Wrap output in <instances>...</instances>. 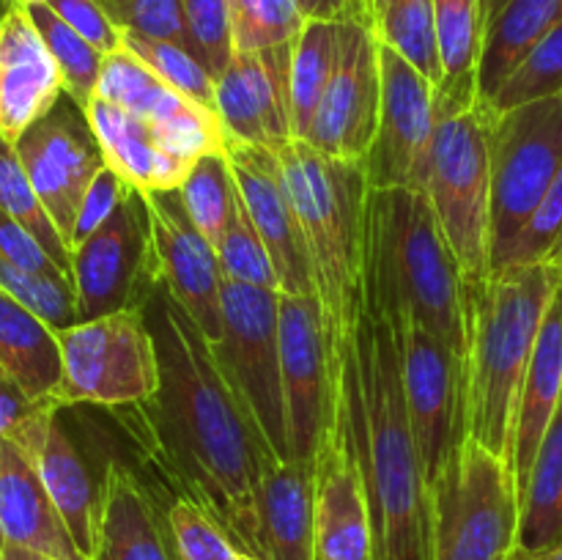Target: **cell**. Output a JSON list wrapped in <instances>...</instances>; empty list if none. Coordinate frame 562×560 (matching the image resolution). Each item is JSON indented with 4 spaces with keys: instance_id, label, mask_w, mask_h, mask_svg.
Segmentation results:
<instances>
[{
    "instance_id": "1",
    "label": "cell",
    "mask_w": 562,
    "mask_h": 560,
    "mask_svg": "<svg viewBox=\"0 0 562 560\" xmlns=\"http://www.w3.org/2000/svg\"><path fill=\"white\" fill-rule=\"evenodd\" d=\"M146 322L157 344L159 390L130 406L132 428L176 497L192 500L239 552L263 560L258 489L278 453L225 382L206 335L165 283L146 302Z\"/></svg>"
},
{
    "instance_id": "2",
    "label": "cell",
    "mask_w": 562,
    "mask_h": 560,
    "mask_svg": "<svg viewBox=\"0 0 562 560\" xmlns=\"http://www.w3.org/2000/svg\"><path fill=\"white\" fill-rule=\"evenodd\" d=\"M338 423L366 486L373 560H434L431 483L406 410L401 338L368 307L340 377Z\"/></svg>"
},
{
    "instance_id": "3",
    "label": "cell",
    "mask_w": 562,
    "mask_h": 560,
    "mask_svg": "<svg viewBox=\"0 0 562 560\" xmlns=\"http://www.w3.org/2000/svg\"><path fill=\"white\" fill-rule=\"evenodd\" d=\"M554 291V264L505 267L483 280H464L467 437L510 467L521 388Z\"/></svg>"
},
{
    "instance_id": "4",
    "label": "cell",
    "mask_w": 562,
    "mask_h": 560,
    "mask_svg": "<svg viewBox=\"0 0 562 560\" xmlns=\"http://www.w3.org/2000/svg\"><path fill=\"white\" fill-rule=\"evenodd\" d=\"M305 234L313 296L322 313L327 360L340 390L366 313L368 176L362 159H338L294 141L278 148Z\"/></svg>"
},
{
    "instance_id": "5",
    "label": "cell",
    "mask_w": 562,
    "mask_h": 560,
    "mask_svg": "<svg viewBox=\"0 0 562 560\" xmlns=\"http://www.w3.org/2000/svg\"><path fill=\"white\" fill-rule=\"evenodd\" d=\"M366 307L395 329L420 324L464 357V275L423 190L368 192Z\"/></svg>"
},
{
    "instance_id": "6",
    "label": "cell",
    "mask_w": 562,
    "mask_h": 560,
    "mask_svg": "<svg viewBox=\"0 0 562 560\" xmlns=\"http://www.w3.org/2000/svg\"><path fill=\"white\" fill-rule=\"evenodd\" d=\"M492 121L486 102L437 115L417 184L464 280L492 275Z\"/></svg>"
},
{
    "instance_id": "7",
    "label": "cell",
    "mask_w": 562,
    "mask_h": 560,
    "mask_svg": "<svg viewBox=\"0 0 562 560\" xmlns=\"http://www.w3.org/2000/svg\"><path fill=\"white\" fill-rule=\"evenodd\" d=\"M519 527L514 467L467 437L431 481V558L510 560L519 552Z\"/></svg>"
},
{
    "instance_id": "8",
    "label": "cell",
    "mask_w": 562,
    "mask_h": 560,
    "mask_svg": "<svg viewBox=\"0 0 562 560\" xmlns=\"http://www.w3.org/2000/svg\"><path fill=\"white\" fill-rule=\"evenodd\" d=\"M212 355L278 459L289 461L283 362H280V291L223 278V335Z\"/></svg>"
},
{
    "instance_id": "9",
    "label": "cell",
    "mask_w": 562,
    "mask_h": 560,
    "mask_svg": "<svg viewBox=\"0 0 562 560\" xmlns=\"http://www.w3.org/2000/svg\"><path fill=\"white\" fill-rule=\"evenodd\" d=\"M64 355L60 404L135 406L159 390V357L146 307L110 313L58 333Z\"/></svg>"
},
{
    "instance_id": "10",
    "label": "cell",
    "mask_w": 562,
    "mask_h": 560,
    "mask_svg": "<svg viewBox=\"0 0 562 560\" xmlns=\"http://www.w3.org/2000/svg\"><path fill=\"white\" fill-rule=\"evenodd\" d=\"M562 170V97L492 121V267L510 247Z\"/></svg>"
},
{
    "instance_id": "11",
    "label": "cell",
    "mask_w": 562,
    "mask_h": 560,
    "mask_svg": "<svg viewBox=\"0 0 562 560\" xmlns=\"http://www.w3.org/2000/svg\"><path fill=\"white\" fill-rule=\"evenodd\" d=\"M71 283L80 322L146 307L162 278L146 195L140 190L130 187L113 214L93 234L77 242L71 250Z\"/></svg>"
},
{
    "instance_id": "12",
    "label": "cell",
    "mask_w": 562,
    "mask_h": 560,
    "mask_svg": "<svg viewBox=\"0 0 562 560\" xmlns=\"http://www.w3.org/2000/svg\"><path fill=\"white\" fill-rule=\"evenodd\" d=\"M14 146L38 201L71 247L88 190L108 168L86 108L64 93L47 115L22 132Z\"/></svg>"
},
{
    "instance_id": "13",
    "label": "cell",
    "mask_w": 562,
    "mask_h": 560,
    "mask_svg": "<svg viewBox=\"0 0 562 560\" xmlns=\"http://www.w3.org/2000/svg\"><path fill=\"white\" fill-rule=\"evenodd\" d=\"M280 362H283L289 461H316L324 437L338 428L340 390L327 360L316 296L280 294Z\"/></svg>"
},
{
    "instance_id": "14",
    "label": "cell",
    "mask_w": 562,
    "mask_h": 560,
    "mask_svg": "<svg viewBox=\"0 0 562 560\" xmlns=\"http://www.w3.org/2000/svg\"><path fill=\"white\" fill-rule=\"evenodd\" d=\"M401 338L404 395L412 434L428 483L467 439L464 357L420 324L395 329Z\"/></svg>"
},
{
    "instance_id": "15",
    "label": "cell",
    "mask_w": 562,
    "mask_h": 560,
    "mask_svg": "<svg viewBox=\"0 0 562 560\" xmlns=\"http://www.w3.org/2000/svg\"><path fill=\"white\" fill-rule=\"evenodd\" d=\"M379 38L368 16L340 22V53L302 143L338 159H366L379 126Z\"/></svg>"
},
{
    "instance_id": "16",
    "label": "cell",
    "mask_w": 562,
    "mask_h": 560,
    "mask_svg": "<svg viewBox=\"0 0 562 560\" xmlns=\"http://www.w3.org/2000/svg\"><path fill=\"white\" fill-rule=\"evenodd\" d=\"M379 71H382V108L379 126L366 159V176L371 190L406 187L417 190L420 168L437 126L434 82L404 55L379 44Z\"/></svg>"
},
{
    "instance_id": "17",
    "label": "cell",
    "mask_w": 562,
    "mask_h": 560,
    "mask_svg": "<svg viewBox=\"0 0 562 560\" xmlns=\"http://www.w3.org/2000/svg\"><path fill=\"white\" fill-rule=\"evenodd\" d=\"M225 157L241 203L272 256L280 294L313 296L311 258L280 152L225 135Z\"/></svg>"
},
{
    "instance_id": "18",
    "label": "cell",
    "mask_w": 562,
    "mask_h": 560,
    "mask_svg": "<svg viewBox=\"0 0 562 560\" xmlns=\"http://www.w3.org/2000/svg\"><path fill=\"white\" fill-rule=\"evenodd\" d=\"M157 250L159 278L190 313L209 344L223 335V269L217 247L203 236L184 206L181 190L143 192Z\"/></svg>"
},
{
    "instance_id": "19",
    "label": "cell",
    "mask_w": 562,
    "mask_h": 560,
    "mask_svg": "<svg viewBox=\"0 0 562 560\" xmlns=\"http://www.w3.org/2000/svg\"><path fill=\"white\" fill-rule=\"evenodd\" d=\"M291 49L294 42L256 53H234L217 77V115L225 135L272 148L296 141Z\"/></svg>"
},
{
    "instance_id": "20",
    "label": "cell",
    "mask_w": 562,
    "mask_h": 560,
    "mask_svg": "<svg viewBox=\"0 0 562 560\" xmlns=\"http://www.w3.org/2000/svg\"><path fill=\"white\" fill-rule=\"evenodd\" d=\"M97 97L148 124L162 126L201 154L225 148V130L220 115L170 88L126 47L104 55Z\"/></svg>"
},
{
    "instance_id": "21",
    "label": "cell",
    "mask_w": 562,
    "mask_h": 560,
    "mask_svg": "<svg viewBox=\"0 0 562 560\" xmlns=\"http://www.w3.org/2000/svg\"><path fill=\"white\" fill-rule=\"evenodd\" d=\"M86 113L102 143L108 168L140 192L179 190L192 165L203 157L162 126L148 124L99 97L88 102Z\"/></svg>"
},
{
    "instance_id": "22",
    "label": "cell",
    "mask_w": 562,
    "mask_h": 560,
    "mask_svg": "<svg viewBox=\"0 0 562 560\" xmlns=\"http://www.w3.org/2000/svg\"><path fill=\"white\" fill-rule=\"evenodd\" d=\"M168 505L121 461L99 478V519L88 560H181L168 525Z\"/></svg>"
},
{
    "instance_id": "23",
    "label": "cell",
    "mask_w": 562,
    "mask_h": 560,
    "mask_svg": "<svg viewBox=\"0 0 562 560\" xmlns=\"http://www.w3.org/2000/svg\"><path fill=\"white\" fill-rule=\"evenodd\" d=\"M316 560H373L371 514L355 450L338 423L316 461Z\"/></svg>"
},
{
    "instance_id": "24",
    "label": "cell",
    "mask_w": 562,
    "mask_h": 560,
    "mask_svg": "<svg viewBox=\"0 0 562 560\" xmlns=\"http://www.w3.org/2000/svg\"><path fill=\"white\" fill-rule=\"evenodd\" d=\"M64 93L58 64L20 3L0 20V135L16 143Z\"/></svg>"
},
{
    "instance_id": "25",
    "label": "cell",
    "mask_w": 562,
    "mask_h": 560,
    "mask_svg": "<svg viewBox=\"0 0 562 560\" xmlns=\"http://www.w3.org/2000/svg\"><path fill=\"white\" fill-rule=\"evenodd\" d=\"M11 443L20 445L31 456L71 538L80 552L91 558L99 519V481H93L80 450L60 426L58 412L53 410L38 415Z\"/></svg>"
},
{
    "instance_id": "26",
    "label": "cell",
    "mask_w": 562,
    "mask_h": 560,
    "mask_svg": "<svg viewBox=\"0 0 562 560\" xmlns=\"http://www.w3.org/2000/svg\"><path fill=\"white\" fill-rule=\"evenodd\" d=\"M0 544L36 549L55 560H88L31 456L11 439H0Z\"/></svg>"
},
{
    "instance_id": "27",
    "label": "cell",
    "mask_w": 562,
    "mask_h": 560,
    "mask_svg": "<svg viewBox=\"0 0 562 560\" xmlns=\"http://www.w3.org/2000/svg\"><path fill=\"white\" fill-rule=\"evenodd\" d=\"M263 560H316V467L278 459L258 489Z\"/></svg>"
},
{
    "instance_id": "28",
    "label": "cell",
    "mask_w": 562,
    "mask_h": 560,
    "mask_svg": "<svg viewBox=\"0 0 562 560\" xmlns=\"http://www.w3.org/2000/svg\"><path fill=\"white\" fill-rule=\"evenodd\" d=\"M562 22V0H481V64L477 91L494 97L530 55V49Z\"/></svg>"
},
{
    "instance_id": "29",
    "label": "cell",
    "mask_w": 562,
    "mask_h": 560,
    "mask_svg": "<svg viewBox=\"0 0 562 560\" xmlns=\"http://www.w3.org/2000/svg\"><path fill=\"white\" fill-rule=\"evenodd\" d=\"M562 399V291L558 285L543 316L541 333H538L536 351H532L530 368H527L525 388H521L519 417H516L514 439V472L519 483V494L525 492L530 478L532 461H536L538 445L547 434L549 421Z\"/></svg>"
},
{
    "instance_id": "30",
    "label": "cell",
    "mask_w": 562,
    "mask_h": 560,
    "mask_svg": "<svg viewBox=\"0 0 562 560\" xmlns=\"http://www.w3.org/2000/svg\"><path fill=\"white\" fill-rule=\"evenodd\" d=\"M0 368L33 399L60 404L64 355L58 329L0 289ZM64 406V404H60Z\"/></svg>"
},
{
    "instance_id": "31",
    "label": "cell",
    "mask_w": 562,
    "mask_h": 560,
    "mask_svg": "<svg viewBox=\"0 0 562 560\" xmlns=\"http://www.w3.org/2000/svg\"><path fill=\"white\" fill-rule=\"evenodd\" d=\"M442 80L434 88L437 115L483 102L477 91L481 64V0H434Z\"/></svg>"
},
{
    "instance_id": "32",
    "label": "cell",
    "mask_w": 562,
    "mask_h": 560,
    "mask_svg": "<svg viewBox=\"0 0 562 560\" xmlns=\"http://www.w3.org/2000/svg\"><path fill=\"white\" fill-rule=\"evenodd\" d=\"M562 544V399L538 445L521 492L519 549L543 555Z\"/></svg>"
},
{
    "instance_id": "33",
    "label": "cell",
    "mask_w": 562,
    "mask_h": 560,
    "mask_svg": "<svg viewBox=\"0 0 562 560\" xmlns=\"http://www.w3.org/2000/svg\"><path fill=\"white\" fill-rule=\"evenodd\" d=\"M340 53V22L307 20L291 49V104L294 135L305 141Z\"/></svg>"
},
{
    "instance_id": "34",
    "label": "cell",
    "mask_w": 562,
    "mask_h": 560,
    "mask_svg": "<svg viewBox=\"0 0 562 560\" xmlns=\"http://www.w3.org/2000/svg\"><path fill=\"white\" fill-rule=\"evenodd\" d=\"M368 20L379 44L404 55L434 88L442 80L434 0H368Z\"/></svg>"
},
{
    "instance_id": "35",
    "label": "cell",
    "mask_w": 562,
    "mask_h": 560,
    "mask_svg": "<svg viewBox=\"0 0 562 560\" xmlns=\"http://www.w3.org/2000/svg\"><path fill=\"white\" fill-rule=\"evenodd\" d=\"M22 5H25L27 16L33 20L36 31L42 33L49 55L58 64L60 77H64V91L77 104L88 108V102L97 97L104 55L88 38H82L69 22L60 20L44 0H25Z\"/></svg>"
},
{
    "instance_id": "36",
    "label": "cell",
    "mask_w": 562,
    "mask_h": 560,
    "mask_svg": "<svg viewBox=\"0 0 562 560\" xmlns=\"http://www.w3.org/2000/svg\"><path fill=\"white\" fill-rule=\"evenodd\" d=\"M0 209L20 225H25L36 236L38 245L53 256V261L71 278V247L55 228L44 203L38 201L36 190L22 168L16 146L3 135H0Z\"/></svg>"
},
{
    "instance_id": "37",
    "label": "cell",
    "mask_w": 562,
    "mask_h": 560,
    "mask_svg": "<svg viewBox=\"0 0 562 560\" xmlns=\"http://www.w3.org/2000/svg\"><path fill=\"white\" fill-rule=\"evenodd\" d=\"M184 206L190 217L195 220L198 228L203 231L214 247L223 239L225 228H228L231 217H234L236 201H239V190H236L234 173H231L228 157L223 152H209L192 165L187 173L184 184L179 187Z\"/></svg>"
},
{
    "instance_id": "38",
    "label": "cell",
    "mask_w": 562,
    "mask_h": 560,
    "mask_svg": "<svg viewBox=\"0 0 562 560\" xmlns=\"http://www.w3.org/2000/svg\"><path fill=\"white\" fill-rule=\"evenodd\" d=\"M124 47L135 53L154 75L162 77L170 88L217 113V80L195 55L173 42L137 36V33H124Z\"/></svg>"
},
{
    "instance_id": "39",
    "label": "cell",
    "mask_w": 562,
    "mask_h": 560,
    "mask_svg": "<svg viewBox=\"0 0 562 560\" xmlns=\"http://www.w3.org/2000/svg\"><path fill=\"white\" fill-rule=\"evenodd\" d=\"M552 97H562V22L530 49V55L516 66L514 75L486 104L497 115Z\"/></svg>"
},
{
    "instance_id": "40",
    "label": "cell",
    "mask_w": 562,
    "mask_h": 560,
    "mask_svg": "<svg viewBox=\"0 0 562 560\" xmlns=\"http://www.w3.org/2000/svg\"><path fill=\"white\" fill-rule=\"evenodd\" d=\"M228 9L236 53L296 42L307 22L296 0H228Z\"/></svg>"
},
{
    "instance_id": "41",
    "label": "cell",
    "mask_w": 562,
    "mask_h": 560,
    "mask_svg": "<svg viewBox=\"0 0 562 560\" xmlns=\"http://www.w3.org/2000/svg\"><path fill=\"white\" fill-rule=\"evenodd\" d=\"M217 258L225 280H234V283L241 285H256V289L280 291L272 256H269L267 245L258 236L256 225H252L250 214H247L245 203H241V195L236 201L234 217H231L228 228H225L223 239L217 245Z\"/></svg>"
},
{
    "instance_id": "42",
    "label": "cell",
    "mask_w": 562,
    "mask_h": 560,
    "mask_svg": "<svg viewBox=\"0 0 562 560\" xmlns=\"http://www.w3.org/2000/svg\"><path fill=\"white\" fill-rule=\"evenodd\" d=\"M0 289L16 302L36 313L53 329H66L80 324L77 316V291L71 280L47 278V275L27 272L16 264L0 258Z\"/></svg>"
},
{
    "instance_id": "43",
    "label": "cell",
    "mask_w": 562,
    "mask_h": 560,
    "mask_svg": "<svg viewBox=\"0 0 562 560\" xmlns=\"http://www.w3.org/2000/svg\"><path fill=\"white\" fill-rule=\"evenodd\" d=\"M527 264H554V267L562 264V170L525 228L494 261L492 272L505 267H527Z\"/></svg>"
},
{
    "instance_id": "44",
    "label": "cell",
    "mask_w": 562,
    "mask_h": 560,
    "mask_svg": "<svg viewBox=\"0 0 562 560\" xmlns=\"http://www.w3.org/2000/svg\"><path fill=\"white\" fill-rule=\"evenodd\" d=\"M99 3H102L110 20L124 33L173 42L201 60L195 42H192L190 31H187L181 0H99Z\"/></svg>"
},
{
    "instance_id": "45",
    "label": "cell",
    "mask_w": 562,
    "mask_h": 560,
    "mask_svg": "<svg viewBox=\"0 0 562 560\" xmlns=\"http://www.w3.org/2000/svg\"><path fill=\"white\" fill-rule=\"evenodd\" d=\"M168 525L181 560H239V549L223 527L192 500L176 497L168 503Z\"/></svg>"
},
{
    "instance_id": "46",
    "label": "cell",
    "mask_w": 562,
    "mask_h": 560,
    "mask_svg": "<svg viewBox=\"0 0 562 560\" xmlns=\"http://www.w3.org/2000/svg\"><path fill=\"white\" fill-rule=\"evenodd\" d=\"M187 31L195 42L203 66L217 80L234 58V33H231L228 0H181Z\"/></svg>"
},
{
    "instance_id": "47",
    "label": "cell",
    "mask_w": 562,
    "mask_h": 560,
    "mask_svg": "<svg viewBox=\"0 0 562 560\" xmlns=\"http://www.w3.org/2000/svg\"><path fill=\"white\" fill-rule=\"evenodd\" d=\"M64 22H69L82 38L93 44L102 55L124 49V31L115 25L99 0H44Z\"/></svg>"
},
{
    "instance_id": "48",
    "label": "cell",
    "mask_w": 562,
    "mask_h": 560,
    "mask_svg": "<svg viewBox=\"0 0 562 560\" xmlns=\"http://www.w3.org/2000/svg\"><path fill=\"white\" fill-rule=\"evenodd\" d=\"M0 258L16 264V267L27 269V272L47 275V278H64L71 280L58 264L53 261L47 250L36 242V236L25 228V225L16 223L11 214H5L0 209Z\"/></svg>"
},
{
    "instance_id": "49",
    "label": "cell",
    "mask_w": 562,
    "mask_h": 560,
    "mask_svg": "<svg viewBox=\"0 0 562 560\" xmlns=\"http://www.w3.org/2000/svg\"><path fill=\"white\" fill-rule=\"evenodd\" d=\"M60 412L64 406L58 401L49 399H33L25 390L20 388V382L9 377V373L0 368V439H14L16 434L25 432L38 415L44 412Z\"/></svg>"
},
{
    "instance_id": "50",
    "label": "cell",
    "mask_w": 562,
    "mask_h": 560,
    "mask_svg": "<svg viewBox=\"0 0 562 560\" xmlns=\"http://www.w3.org/2000/svg\"><path fill=\"white\" fill-rule=\"evenodd\" d=\"M130 187L132 184H126L113 168H104L102 173L97 176V181L91 184V190H88L86 195V203H82L80 209V217H77L71 250H75L77 242H82L88 234H93V231H97L99 225L113 214V209L119 206L121 198H124V192L130 190Z\"/></svg>"
},
{
    "instance_id": "51",
    "label": "cell",
    "mask_w": 562,
    "mask_h": 560,
    "mask_svg": "<svg viewBox=\"0 0 562 560\" xmlns=\"http://www.w3.org/2000/svg\"><path fill=\"white\" fill-rule=\"evenodd\" d=\"M305 20L346 22L368 16V0H296Z\"/></svg>"
},
{
    "instance_id": "52",
    "label": "cell",
    "mask_w": 562,
    "mask_h": 560,
    "mask_svg": "<svg viewBox=\"0 0 562 560\" xmlns=\"http://www.w3.org/2000/svg\"><path fill=\"white\" fill-rule=\"evenodd\" d=\"M0 560H55V558L36 552V549L16 547V544H0Z\"/></svg>"
},
{
    "instance_id": "53",
    "label": "cell",
    "mask_w": 562,
    "mask_h": 560,
    "mask_svg": "<svg viewBox=\"0 0 562 560\" xmlns=\"http://www.w3.org/2000/svg\"><path fill=\"white\" fill-rule=\"evenodd\" d=\"M532 560H562V544H558V547L549 549V552L543 555H532Z\"/></svg>"
},
{
    "instance_id": "54",
    "label": "cell",
    "mask_w": 562,
    "mask_h": 560,
    "mask_svg": "<svg viewBox=\"0 0 562 560\" xmlns=\"http://www.w3.org/2000/svg\"><path fill=\"white\" fill-rule=\"evenodd\" d=\"M20 3H22V0H0V20H3V16L9 14L11 9H16Z\"/></svg>"
},
{
    "instance_id": "55",
    "label": "cell",
    "mask_w": 562,
    "mask_h": 560,
    "mask_svg": "<svg viewBox=\"0 0 562 560\" xmlns=\"http://www.w3.org/2000/svg\"><path fill=\"white\" fill-rule=\"evenodd\" d=\"M510 560H532V555H530V552H525V549H519V552H516L514 558H510Z\"/></svg>"
},
{
    "instance_id": "56",
    "label": "cell",
    "mask_w": 562,
    "mask_h": 560,
    "mask_svg": "<svg viewBox=\"0 0 562 560\" xmlns=\"http://www.w3.org/2000/svg\"><path fill=\"white\" fill-rule=\"evenodd\" d=\"M558 285H560V291H562V264L558 267Z\"/></svg>"
},
{
    "instance_id": "57",
    "label": "cell",
    "mask_w": 562,
    "mask_h": 560,
    "mask_svg": "<svg viewBox=\"0 0 562 560\" xmlns=\"http://www.w3.org/2000/svg\"><path fill=\"white\" fill-rule=\"evenodd\" d=\"M239 560H258V558H252V555H245V552H241V555H239Z\"/></svg>"
},
{
    "instance_id": "58",
    "label": "cell",
    "mask_w": 562,
    "mask_h": 560,
    "mask_svg": "<svg viewBox=\"0 0 562 560\" xmlns=\"http://www.w3.org/2000/svg\"><path fill=\"white\" fill-rule=\"evenodd\" d=\"M22 3H25V0H22Z\"/></svg>"
}]
</instances>
